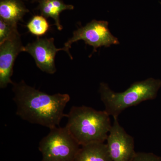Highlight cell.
<instances>
[{
  "label": "cell",
  "instance_id": "cell-1",
  "mask_svg": "<svg viewBox=\"0 0 161 161\" xmlns=\"http://www.w3.org/2000/svg\"><path fill=\"white\" fill-rule=\"evenodd\" d=\"M13 85L16 115L23 120L51 130L59 126L61 119L67 117L64 112L70 99L68 94L48 95L23 80Z\"/></svg>",
  "mask_w": 161,
  "mask_h": 161
},
{
  "label": "cell",
  "instance_id": "cell-2",
  "mask_svg": "<svg viewBox=\"0 0 161 161\" xmlns=\"http://www.w3.org/2000/svg\"><path fill=\"white\" fill-rule=\"evenodd\" d=\"M105 111L85 106H73L67 114L65 128L80 146L107 140L112 125Z\"/></svg>",
  "mask_w": 161,
  "mask_h": 161
},
{
  "label": "cell",
  "instance_id": "cell-3",
  "mask_svg": "<svg viewBox=\"0 0 161 161\" xmlns=\"http://www.w3.org/2000/svg\"><path fill=\"white\" fill-rule=\"evenodd\" d=\"M161 86L160 80L149 78L134 82L125 92L118 93L111 90L108 84L101 82L99 93L105 111L113 117H118L126 109L154 99Z\"/></svg>",
  "mask_w": 161,
  "mask_h": 161
},
{
  "label": "cell",
  "instance_id": "cell-4",
  "mask_svg": "<svg viewBox=\"0 0 161 161\" xmlns=\"http://www.w3.org/2000/svg\"><path fill=\"white\" fill-rule=\"evenodd\" d=\"M80 146L65 127H55L39 143L41 161H74Z\"/></svg>",
  "mask_w": 161,
  "mask_h": 161
},
{
  "label": "cell",
  "instance_id": "cell-5",
  "mask_svg": "<svg viewBox=\"0 0 161 161\" xmlns=\"http://www.w3.org/2000/svg\"><path fill=\"white\" fill-rule=\"evenodd\" d=\"M108 23L105 21L93 20L85 26L80 27L74 32L72 38L64 44V51L68 53L72 59L69 52L73 43L82 40L86 44L94 47V52L98 47L104 46L108 47L112 44H118L119 41L113 36L108 27Z\"/></svg>",
  "mask_w": 161,
  "mask_h": 161
},
{
  "label": "cell",
  "instance_id": "cell-6",
  "mask_svg": "<svg viewBox=\"0 0 161 161\" xmlns=\"http://www.w3.org/2000/svg\"><path fill=\"white\" fill-rule=\"evenodd\" d=\"M113 118L106 140L111 158L112 161H132L136 153L134 138L120 125L118 117Z\"/></svg>",
  "mask_w": 161,
  "mask_h": 161
},
{
  "label": "cell",
  "instance_id": "cell-7",
  "mask_svg": "<svg viewBox=\"0 0 161 161\" xmlns=\"http://www.w3.org/2000/svg\"><path fill=\"white\" fill-rule=\"evenodd\" d=\"M53 38H38L36 41L24 47L23 52L29 53L35 60L37 66L41 71L49 74L57 71L55 58L57 52L64 51V48H57Z\"/></svg>",
  "mask_w": 161,
  "mask_h": 161
},
{
  "label": "cell",
  "instance_id": "cell-8",
  "mask_svg": "<svg viewBox=\"0 0 161 161\" xmlns=\"http://www.w3.org/2000/svg\"><path fill=\"white\" fill-rule=\"evenodd\" d=\"M19 34L0 44V87L5 88L13 82L11 78L16 58L20 52H23Z\"/></svg>",
  "mask_w": 161,
  "mask_h": 161
},
{
  "label": "cell",
  "instance_id": "cell-9",
  "mask_svg": "<svg viewBox=\"0 0 161 161\" xmlns=\"http://www.w3.org/2000/svg\"><path fill=\"white\" fill-rule=\"evenodd\" d=\"M74 161H112L106 144L95 142L81 146Z\"/></svg>",
  "mask_w": 161,
  "mask_h": 161
},
{
  "label": "cell",
  "instance_id": "cell-10",
  "mask_svg": "<svg viewBox=\"0 0 161 161\" xmlns=\"http://www.w3.org/2000/svg\"><path fill=\"white\" fill-rule=\"evenodd\" d=\"M28 12L20 0H0V19L7 23L17 25Z\"/></svg>",
  "mask_w": 161,
  "mask_h": 161
},
{
  "label": "cell",
  "instance_id": "cell-11",
  "mask_svg": "<svg viewBox=\"0 0 161 161\" xmlns=\"http://www.w3.org/2000/svg\"><path fill=\"white\" fill-rule=\"evenodd\" d=\"M38 2V8L41 15L45 18H53L58 30L63 29L59 18L60 13L65 10H72L74 9V6L65 4L62 0H39Z\"/></svg>",
  "mask_w": 161,
  "mask_h": 161
},
{
  "label": "cell",
  "instance_id": "cell-12",
  "mask_svg": "<svg viewBox=\"0 0 161 161\" xmlns=\"http://www.w3.org/2000/svg\"><path fill=\"white\" fill-rule=\"evenodd\" d=\"M26 27L32 34L41 36L48 31L49 24L43 16L36 15L27 23Z\"/></svg>",
  "mask_w": 161,
  "mask_h": 161
},
{
  "label": "cell",
  "instance_id": "cell-13",
  "mask_svg": "<svg viewBox=\"0 0 161 161\" xmlns=\"http://www.w3.org/2000/svg\"><path fill=\"white\" fill-rule=\"evenodd\" d=\"M19 33L17 25L10 24L0 19V44Z\"/></svg>",
  "mask_w": 161,
  "mask_h": 161
},
{
  "label": "cell",
  "instance_id": "cell-14",
  "mask_svg": "<svg viewBox=\"0 0 161 161\" xmlns=\"http://www.w3.org/2000/svg\"><path fill=\"white\" fill-rule=\"evenodd\" d=\"M132 161H161V158L152 153H136Z\"/></svg>",
  "mask_w": 161,
  "mask_h": 161
},
{
  "label": "cell",
  "instance_id": "cell-15",
  "mask_svg": "<svg viewBox=\"0 0 161 161\" xmlns=\"http://www.w3.org/2000/svg\"><path fill=\"white\" fill-rule=\"evenodd\" d=\"M33 1H39V0H33Z\"/></svg>",
  "mask_w": 161,
  "mask_h": 161
}]
</instances>
